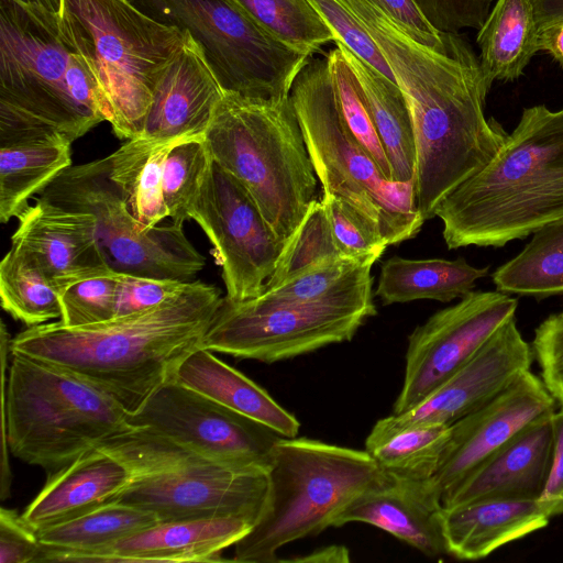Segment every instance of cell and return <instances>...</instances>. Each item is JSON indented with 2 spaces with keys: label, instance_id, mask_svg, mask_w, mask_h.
<instances>
[{
  "label": "cell",
  "instance_id": "cell-2",
  "mask_svg": "<svg viewBox=\"0 0 563 563\" xmlns=\"http://www.w3.org/2000/svg\"><path fill=\"white\" fill-rule=\"evenodd\" d=\"M222 301L219 288L191 280L156 307L106 322L29 327L11 340L10 352L76 376L132 415L202 347Z\"/></svg>",
  "mask_w": 563,
  "mask_h": 563
},
{
  "label": "cell",
  "instance_id": "cell-36",
  "mask_svg": "<svg viewBox=\"0 0 563 563\" xmlns=\"http://www.w3.org/2000/svg\"><path fill=\"white\" fill-rule=\"evenodd\" d=\"M0 298L2 309L29 327L60 318L59 290L27 255L13 246L0 263Z\"/></svg>",
  "mask_w": 563,
  "mask_h": 563
},
{
  "label": "cell",
  "instance_id": "cell-1",
  "mask_svg": "<svg viewBox=\"0 0 563 563\" xmlns=\"http://www.w3.org/2000/svg\"><path fill=\"white\" fill-rule=\"evenodd\" d=\"M368 31L408 104L416 140L415 205L426 221L440 201L484 168L508 133L485 117L490 89L470 43L442 33L422 45L369 0H342Z\"/></svg>",
  "mask_w": 563,
  "mask_h": 563
},
{
  "label": "cell",
  "instance_id": "cell-48",
  "mask_svg": "<svg viewBox=\"0 0 563 563\" xmlns=\"http://www.w3.org/2000/svg\"><path fill=\"white\" fill-rule=\"evenodd\" d=\"M398 24L411 38L418 43L438 47L442 44V33L437 31L415 0H369Z\"/></svg>",
  "mask_w": 563,
  "mask_h": 563
},
{
  "label": "cell",
  "instance_id": "cell-31",
  "mask_svg": "<svg viewBox=\"0 0 563 563\" xmlns=\"http://www.w3.org/2000/svg\"><path fill=\"white\" fill-rule=\"evenodd\" d=\"M71 143L51 136L0 147L1 223L18 218L33 196L71 166Z\"/></svg>",
  "mask_w": 563,
  "mask_h": 563
},
{
  "label": "cell",
  "instance_id": "cell-40",
  "mask_svg": "<svg viewBox=\"0 0 563 563\" xmlns=\"http://www.w3.org/2000/svg\"><path fill=\"white\" fill-rule=\"evenodd\" d=\"M325 58L338 103L346 125L375 159L384 177L393 181L389 161L377 135L361 85L352 67L336 45L325 54Z\"/></svg>",
  "mask_w": 563,
  "mask_h": 563
},
{
  "label": "cell",
  "instance_id": "cell-28",
  "mask_svg": "<svg viewBox=\"0 0 563 563\" xmlns=\"http://www.w3.org/2000/svg\"><path fill=\"white\" fill-rule=\"evenodd\" d=\"M352 67L375 130L389 161L395 183L415 184L417 151L411 114L397 82L335 42Z\"/></svg>",
  "mask_w": 563,
  "mask_h": 563
},
{
  "label": "cell",
  "instance_id": "cell-54",
  "mask_svg": "<svg viewBox=\"0 0 563 563\" xmlns=\"http://www.w3.org/2000/svg\"><path fill=\"white\" fill-rule=\"evenodd\" d=\"M563 313V312H562Z\"/></svg>",
  "mask_w": 563,
  "mask_h": 563
},
{
  "label": "cell",
  "instance_id": "cell-51",
  "mask_svg": "<svg viewBox=\"0 0 563 563\" xmlns=\"http://www.w3.org/2000/svg\"><path fill=\"white\" fill-rule=\"evenodd\" d=\"M539 52L551 55L563 67V22L539 33Z\"/></svg>",
  "mask_w": 563,
  "mask_h": 563
},
{
  "label": "cell",
  "instance_id": "cell-23",
  "mask_svg": "<svg viewBox=\"0 0 563 563\" xmlns=\"http://www.w3.org/2000/svg\"><path fill=\"white\" fill-rule=\"evenodd\" d=\"M131 479L119 459L91 448L55 471L22 517L36 531L56 526L117 500Z\"/></svg>",
  "mask_w": 563,
  "mask_h": 563
},
{
  "label": "cell",
  "instance_id": "cell-44",
  "mask_svg": "<svg viewBox=\"0 0 563 563\" xmlns=\"http://www.w3.org/2000/svg\"><path fill=\"white\" fill-rule=\"evenodd\" d=\"M532 352L545 388L563 408V313L549 316L536 329Z\"/></svg>",
  "mask_w": 563,
  "mask_h": 563
},
{
  "label": "cell",
  "instance_id": "cell-52",
  "mask_svg": "<svg viewBox=\"0 0 563 563\" xmlns=\"http://www.w3.org/2000/svg\"><path fill=\"white\" fill-rule=\"evenodd\" d=\"M288 561L297 562H349V550L342 545H331L318 549L313 553L305 556L294 558Z\"/></svg>",
  "mask_w": 563,
  "mask_h": 563
},
{
  "label": "cell",
  "instance_id": "cell-37",
  "mask_svg": "<svg viewBox=\"0 0 563 563\" xmlns=\"http://www.w3.org/2000/svg\"><path fill=\"white\" fill-rule=\"evenodd\" d=\"M266 32L312 56L335 36L308 0H231Z\"/></svg>",
  "mask_w": 563,
  "mask_h": 563
},
{
  "label": "cell",
  "instance_id": "cell-45",
  "mask_svg": "<svg viewBox=\"0 0 563 563\" xmlns=\"http://www.w3.org/2000/svg\"><path fill=\"white\" fill-rule=\"evenodd\" d=\"M416 4L441 33L479 30L489 14L492 0H415Z\"/></svg>",
  "mask_w": 563,
  "mask_h": 563
},
{
  "label": "cell",
  "instance_id": "cell-26",
  "mask_svg": "<svg viewBox=\"0 0 563 563\" xmlns=\"http://www.w3.org/2000/svg\"><path fill=\"white\" fill-rule=\"evenodd\" d=\"M173 379L223 406L246 416L282 437L294 438L299 431L295 416L244 374L199 347L177 367Z\"/></svg>",
  "mask_w": 563,
  "mask_h": 563
},
{
  "label": "cell",
  "instance_id": "cell-42",
  "mask_svg": "<svg viewBox=\"0 0 563 563\" xmlns=\"http://www.w3.org/2000/svg\"><path fill=\"white\" fill-rule=\"evenodd\" d=\"M120 273H109L74 283L59 291V322L86 327L115 317Z\"/></svg>",
  "mask_w": 563,
  "mask_h": 563
},
{
  "label": "cell",
  "instance_id": "cell-14",
  "mask_svg": "<svg viewBox=\"0 0 563 563\" xmlns=\"http://www.w3.org/2000/svg\"><path fill=\"white\" fill-rule=\"evenodd\" d=\"M222 267L225 299L243 301L264 292L285 243L246 187L211 159L190 209Z\"/></svg>",
  "mask_w": 563,
  "mask_h": 563
},
{
  "label": "cell",
  "instance_id": "cell-4",
  "mask_svg": "<svg viewBox=\"0 0 563 563\" xmlns=\"http://www.w3.org/2000/svg\"><path fill=\"white\" fill-rule=\"evenodd\" d=\"M102 121L97 81L58 14L0 0V145L74 142Z\"/></svg>",
  "mask_w": 563,
  "mask_h": 563
},
{
  "label": "cell",
  "instance_id": "cell-18",
  "mask_svg": "<svg viewBox=\"0 0 563 563\" xmlns=\"http://www.w3.org/2000/svg\"><path fill=\"white\" fill-rule=\"evenodd\" d=\"M531 360L532 350L512 318L422 401L402 413L390 416L402 426H450L501 393L530 368Z\"/></svg>",
  "mask_w": 563,
  "mask_h": 563
},
{
  "label": "cell",
  "instance_id": "cell-17",
  "mask_svg": "<svg viewBox=\"0 0 563 563\" xmlns=\"http://www.w3.org/2000/svg\"><path fill=\"white\" fill-rule=\"evenodd\" d=\"M554 402L542 379L528 369L487 404L450 424L433 476L442 498L522 428L554 412Z\"/></svg>",
  "mask_w": 563,
  "mask_h": 563
},
{
  "label": "cell",
  "instance_id": "cell-15",
  "mask_svg": "<svg viewBox=\"0 0 563 563\" xmlns=\"http://www.w3.org/2000/svg\"><path fill=\"white\" fill-rule=\"evenodd\" d=\"M126 421L234 467L268 470L273 446L282 437L173 378Z\"/></svg>",
  "mask_w": 563,
  "mask_h": 563
},
{
  "label": "cell",
  "instance_id": "cell-47",
  "mask_svg": "<svg viewBox=\"0 0 563 563\" xmlns=\"http://www.w3.org/2000/svg\"><path fill=\"white\" fill-rule=\"evenodd\" d=\"M37 532L14 510L0 509V563H38Z\"/></svg>",
  "mask_w": 563,
  "mask_h": 563
},
{
  "label": "cell",
  "instance_id": "cell-25",
  "mask_svg": "<svg viewBox=\"0 0 563 563\" xmlns=\"http://www.w3.org/2000/svg\"><path fill=\"white\" fill-rule=\"evenodd\" d=\"M252 523L239 518L159 521L121 540L99 562H213L234 545Z\"/></svg>",
  "mask_w": 563,
  "mask_h": 563
},
{
  "label": "cell",
  "instance_id": "cell-3",
  "mask_svg": "<svg viewBox=\"0 0 563 563\" xmlns=\"http://www.w3.org/2000/svg\"><path fill=\"white\" fill-rule=\"evenodd\" d=\"M448 249L501 247L563 218V108H525L497 155L434 210Z\"/></svg>",
  "mask_w": 563,
  "mask_h": 563
},
{
  "label": "cell",
  "instance_id": "cell-34",
  "mask_svg": "<svg viewBox=\"0 0 563 563\" xmlns=\"http://www.w3.org/2000/svg\"><path fill=\"white\" fill-rule=\"evenodd\" d=\"M373 262L341 256L313 266L257 299L271 303H334L376 311Z\"/></svg>",
  "mask_w": 563,
  "mask_h": 563
},
{
  "label": "cell",
  "instance_id": "cell-12",
  "mask_svg": "<svg viewBox=\"0 0 563 563\" xmlns=\"http://www.w3.org/2000/svg\"><path fill=\"white\" fill-rule=\"evenodd\" d=\"M110 165L109 156L71 165L38 197L67 210L92 214L102 253L113 272L191 282L203 269L205 256L189 242L183 225L172 222L145 230L111 179Z\"/></svg>",
  "mask_w": 563,
  "mask_h": 563
},
{
  "label": "cell",
  "instance_id": "cell-49",
  "mask_svg": "<svg viewBox=\"0 0 563 563\" xmlns=\"http://www.w3.org/2000/svg\"><path fill=\"white\" fill-rule=\"evenodd\" d=\"M553 449L549 476L538 499L550 517L563 512V408L552 415Z\"/></svg>",
  "mask_w": 563,
  "mask_h": 563
},
{
  "label": "cell",
  "instance_id": "cell-10",
  "mask_svg": "<svg viewBox=\"0 0 563 563\" xmlns=\"http://www.w3.org/2000/svg\"><path fill=\"white\" fill-rule=\"evenodd\" d=\"M316 175L324 194L340 196L379 228L388 245L415 238L424 220L413 183L387 180L341 113L328 60L310 57L290 90Z\"/></svg>",
  "mask_w": 563,
  "mask_h": 563
},
{
  "label": "cell",
  "instance_id": "cell-35",
  "mask_svg": "<svg viewBox=\"0 0 563 563\" xmlns=\"http://www.w3.org/2000/svg\"><path fill=\"white\" fill-rule=\"evenodd\" d=\"M497 290L544 299L563 294V218L533 232L514 258L493 273Z\"/></svg>",
  "mask_w": 563,
  "mask_h": 563
},
{
  "label": "cell",
  "instance_id": "cell-11",
  "mask_svg": "<svg viewBox=\"0 0 563 563\" xmlns=\"http://www.w3.org/2000/svg\"><path fill=\"white\" fill-rule=\"evenodd\" d=\"M155 21L188 32L224 91L289 97L310 56L262 29L231 0H130Z\"/></svg>",
  "mask_w": 563,
  "mask_h": 563
},
{
  "label": "cell",
  "instance_id": "cell-29",
  "mask_svg": "<svg viewBox=\"0 0 563 563\" xmlns=\"http://www.w3.org/2000/svg\"><path fill=\"white\" fill-rule=\"evenodd\" d=\"M488 266L474 267L464 258L410 260L393 256L380 268L375 295L384 305L419 299L450 302L473 291Z\"/></svg>",
  "mask_w": 563,
  "mask_h": 563
},
{
  "label": "cell",
  "instance_id": "cell-8",
  "mask_svg": "<svg viewBox=\"0 0 563 563\" xmlns=\"http://www.w3.org/2000/svg\"><path fill=\"white\" fill-rule=\"evenodd\" d=\"M99 448L132 475L117 500L152 511L159 521L239 518L254 525L263 511L267 468L220 464L142 428L114 434Z\"/></svg>",
  "mask_w": 563,
  "mask_h": 563
},
{
  "label": "cell",
  "instance_id": "cell-53",
  "mask_svg": "<svg viewBox=\"0 0 563 563\" xmlns=\"http://www.w3.org/2000/svg\"><path fill=\"white\" fill-rule=\"evenodd\" d=\"M24 3L43 7L52 12H58L59 0H19Z\"/></svg>",
  "mask_w": 563,
  "mask_h": 563
},
{
  "label": "cell",
  "instance_id": "cell-50",
  "mask_svg": "<svg viewBox=\"0 0 563 563\" xmlns=\"http://www.w3.org/2000/svg\"><path fill=\"white\" fill-rule=\"evenodd\" d=\"M538 32L563 22V0H530Z\"/></svg>",
  "mask_w": 563,
  "mask_h": 563
},
{
  "label": "cell",
  "instance_id": "cell-43",
  "mask_svg": "<svg viewBox=\"0 0 563 563\" xmlns=\"http://www.w3.org/2000/svg\"><path fill=\"white\" fill-rule=\"evenodd\" d=\"M308 1L331 29L335 42L343 44L361 59L396 82L382 51L361 21L342 0Z\"/></svg>",
  "mask_w": 563,
  "mask_h": 563
},
{
  "label": "cell",
  "instance_id": "cell-16",
  "mask_svg": "<svg viewBox=\"0 0 563 563\" xmlns=\"http://www.w3.org/2000/svg\"><path fill=\"white\" fill-rule=\"evenodd\" d=\"M518 300L506 292L471 291L432 314L408 336L401 390L393 413L422 401L463 367L507 321Z\"/></svg>",
  "mask_w": 563,
  "mask_h": 563
},
{
  "label": "cell",
  "instance_id": "cell-27",
  "mask_svg": "<svg viewBox=\"0 0 563 563\" xmlns=\"http://www.w3.org/2000/svg\"><path fill=\"white\" fill-rule=\"evenodd\" d=\"M157 522L154 512L113 500L36 531L43 544L38 562H99L111 545Z\"/></svg>",
  "mask_w": 563,
  "mask_h": 563
},
{
  "label": "cell",
  "instance_id": "cell-7",
  "mask_svg": "<svg viewBox=\"0 0 563 563\" xmlns=\"http://www.w3.org/2000/svg\"><path fill=\"white\" fill-rule=\"evenodd\" d=\"M57 14L97 81L113 133L140 137L156 82L185 34L130 0H59Z\"/></svg>",
  "mask_w": 563,
  "mask_h": 563
},
{
  "label": "cell",
  "instance_id": "cell-24",
  "mask_svg": "<svg viewBox=\"0 0 563 563\" xmlns=\"http://www.w3.org/2000/svg\"><path fill=\"white\" fill-rule=\"evenodd\" d=\"M441 518L445 553L478 560L544 528L550 516L538 499L483 498L443 507Z\"/></svg>",
  "mask_w": 563,
  "mask_h": 563
},
{
  "label": "cell",
  "instance_id": "cell-13",
  "mask_svg": "<svg viewBox=\"0 0 563 563\" xmlns=\"http://www.w3.org/2000/svg\"><path fill=\"white\" fill-rule=\"evenodd\" d=\"M376 311L334 303H271L223 297L202 347L274 363L350 341Z\"/></svg>",
  "mask_w": 563,
  "mask_h": 563
},
{
  "label": "cell",
  "instance_id": "cell-9",
  "mask_svg": "<svg viewBox=\"0 0 563 563\" xmlns=\"http://www.w3.org/2000/svg\"><path fill=\"white\" fill-rule=\"evenodd\" d=\"M11 355L3 443L21 461L57 471L131 428L128 412L92 385L38 360Z\"/></svg>",
  "mask_w": 563,
  "mask_h": 563
},
{
  "label": "cell",
  "instance_id": "cell-21",
  "mask_svg": "<svg viewBox=\"0 0 563 563\" xmlns=\"http://www.w3.org/2000/svg\"><path fill=\"white\" fill-rule=\"evenodd\" d=\"M552 413L527 424L442 498L443 507L483 498L539 499L551 466Z\"/></svg>",
  "mask_w": 563,
  "mask_h": 563
},
{
  "label": "cell",
  "instance_id": "cell-22",
  "mask_svg": "<svg viewBox=\"0 0 563 563\" xmlns=\"http://www.w3.org/2000/svg\"><path fill=\"white\" fill-rule=\"evenodd\" d=\"M442 495L433 477L389 481L355 498L336 518L334 527L363 522L382 529L422 554L445 553L442 532Z\"/></svg>",
  "mask_w": 563,
  "mask_h": 563
},
{
  "label": "cell",
  "instance_id": "cell-46",
  "mask_svg": "<svg viewBox=\"0 0 563 563\" xmlns=\"http://www.w3.org/2000/svg\"><path fill=\"white\" fill-rule=\"evenodd\" d=\"M187 282L120 274L115 317H124L158 306Z\"/></svg>",
  "mask_w": 563,
  "mask_h": 563
},
{
  "label": "cell",
  "instance_id": "cell-38",
  "mask_svg": "<svg viewBox=\"0 0 563 563\" xmlns=\"http://www.w3.org/2000/svg\"><path fill=\"white\" fill-rule=\"evenodd\" d=\"M341 256L343 255L334 242L327 209L321 200L316 199L286 241L264 291L278 287L313 266Z\"/></svg>",
  "mask_w": 563,
  "mask_h": 563
},
{
  "label": "cell",
  "instance_id": "cell-33",
  "mask_svg": "<svg viewBox=\"0 0 563 563\" xmlns=\"http://www.w3.org/2000/svg\"><path fill=\"white\" fill-rule=\"evenodd\" d=\"M449 437L448 424L402 426L388 416L372 428L365 451L391 477L427 479L434 476Z\"/></svg>",
  "mask_w": 563,
  "mask_h": 563
},
{
  "label": "cell",
  "instance_id": "cell-6",
  "mask_svg": "<svg viewBox=\"0 0 563 563\" xmlns=\"http://www.w3.org/2000/svg\"><path fill=\"white\" fill-rule=\"evenodd\" d=\"M203 141L286 242L316 200L318 178L290 97L266 100L224 91Z\"/></svg>",
  "mask_w": 563,
  "mask_h": 563
},
{
  "label": "cell",
  "instance_id": "cell-20",
  "mask_svg": "<svg viewBox=\"0 0 563 563\" xmlns=\"http://www.w3.org/2000/svg\"><path fill=\"white\" fill-rule=\"evenodd\" d=\"M153 91L140 137L169 142L203 139L224 89L188 32Z\"/></svg>",
  "mask_w": 563,
  "mask_h": 563
},
{
  "label": "cell",
  "instance_id": "cell-19",
  "mask_svg": "<svg viewBox=\"0 0 563 563\" xmlns=\"http://www.w3.org/2000/svg\"><path fill=\"white\" fill-rule=\"evenodd\" d=\"M11 246L27 255L60 291L79 280L112 273L90 213L40 198L18 217Z\"/></svg>",
  "mask_w": 563,
  "mask_h": 563
},
{
  "label": "cell",
  "instance_id": "cell-41",
  "mask_svg": "<svg viewBox=\"0 0 563 563\" xmlns=\"http://www.w3.org/2000/svg\"><path fill=\"white\" fill-rule=\"evenodd\" d=\"M334 242L345 257L375 263L388 244L380 228L344 198L322 194Z\"/></svg>",
  "mask_w": 563,
  "mask_h": 563
},
{
  "label": "cell",
  "instance_id": "cell-30",
  "mask_svg": "<svg viewBox=\"0 0 563 563\" xmlns=\"http://www.w3.org/2000/svg\"><path fill=\"white\" fill-rule=\"evenodd\" d=\"M538 40L530 0H497L476 37L487 82L518 79L539 52Z\"/></svg>",
  "mask_w": 563,
  "mask_h": 563
},
{
  "label": "cell",
  "instance_id": "cell-32",
  "mask_svg": "<svg viewBox=\"0 0 563 563\" xmlns=\"http://www.w3.org/2000/svg\"><path fill=\"white\" fill-rule=\"evenodd\" d=\"M180 142L135 137L109 155L110 177L145 230L169 217L163 196V168L169 151Z\"/></svg>",
  "mask_w": 563,
  "mask_h": 563
},
{
  "label": "cell",
  "instance_id": "cell-5",
  "mask_svg": "<svg viewBox=\"0 0 563 563\" xmlns=\"http://www.w3.org/2000/svg\"><path fill=\"white\" fill-rule=\"evenodd\" d=\"M267 472L263 511L234 544L233 561L278 562L280 548L334 527L355 498L390 478L365 450L296 437L277 440Z\"/></svg>",
  "mask_w": 563,
  "mask_h": 563
},
{
  "label": "cell",
  "instance_id": "cell-39",
  "mask_svg": "<svg viewBox=\"0 0 563 563\" xmlns=\"http://www.w3.org/2000/svg\"><path fill=\"white\" fill-rule=\"evenodd\" d=\"M203 139L184 141L168 153L163 168V196L172 222L183 225L211 163Z\"/></svg>",
  "mask_w": 563,
  "mask_h": 563
}]
</instances>
